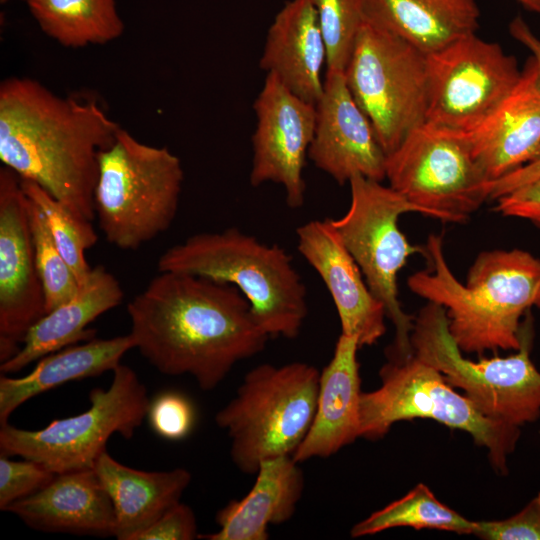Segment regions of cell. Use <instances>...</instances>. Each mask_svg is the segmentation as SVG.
<instances>
[{
	"label": "cell",
	"instance_id": "d590c367",
	"mask_svg": "<svg viewBox=\"0 0 540 540\" xmlns=\"http://www.w3.org/2000/svg\"><path fill=\"white\" fill-rule=\"evenodd\" d=\"M502 216L520 218L540 228V178L496 199Z\"/></svg>",
	"mask_w": 540,
	"mask_h": 540
},
{
	"label": "cell",
	"instance_id": "ba28073f",
	"mask_svg": "<svg viewBox=\"0 0 540 540\" xmlns=\"http://www.w3.org/2000/svg\"><path fill=\"white\" fill-rule=\"evenodd\" d=\"M381 385L362 392L360 437L377 440L398 421L432 419L472 436L488 450L493 467L507 472V456L520 436L518 426L489 418L471 400L455 391L443 374L414 354L389 359L379 372Z\"/></svg>",
	"mask_w": 540,
	"mask_h": 540
},
{
	"label": "cell",
	"instance_id": "3957f363",
	"mask_svg": "<svg viewBox=\"0 0 540 540\" xmlns=\"http://www.w3.org/2000/svg\"><path fill=\"white\" fill-rule=\"evenodd\" d=\"M425 248L429 268L410 275L407 285L443 307L460 350L478 355L518 350L521 319L540 308V258L517 248L483 251L463 284L447 263L441 236L430 235Z\"/></svg>",
	"mask_w": 540,
	"mask_h": 540
},
{
	"label": "cell",
	"instance_id": "74e56055",
	"mask_svg": "<svg viewBox=\"0 0 540 540\" xmlns=\"http://www.w3.org/2000/svg\"><path fill=\"white\" fill-rule=\"evenodd\" d=\"M510 35L524 47L540 64V39L533 33L521 16H516L509 24Z\"/></svg>",
	"mask_w": 540,
	"mask_h": 540
},
{
	"label": "cell",
	"instance_id": "cb8c5ba5",
	"mask_svg": "<svg viewBox=\"0 0 540 540\" xmlns=\"http://www.w3.org/2000/svg\"><path fill=\"white\" fill-rule=\"evenodd\" d=\"M115 511L118 540L135 537L180 502L191 482L184 468L143 471L128 467L105 451L94 467Z\"/></svg>",
	"mask_w": 540,
	"mask_h": 540
},
{
	"label": "cell",
	"instance_id": "5b68a950",
	"mask_svg": "<svg viewBox=\"0 0 540 540\" xmlns=\"http://www.w3.org/2000/svg\"><path fill=\"white\" fill-rule=\"evenodd\" d=\"M184 181L180 159L167 147L145 144L120 128L99 153L94 210L105 239L137 250L167 231Z\"/></svg>",
	"mask_w": 540,
	"mask_h": 540
},
{
	"label": "cell",
	"instance_id": "f35d334b",
	"mask_svg": "<svg viewBox=\"0 0 540 540\" xmlns=\"http://www.w3.org/2000/svg\"><path fill=\"white\" fill-rule=\"evenodd\" d=\"M526 10L540 14V0H515Z\"/></svg>",
	"mask_w": 540,
	"mask_h": 540
},
{
	"label": "cell",
	"instance_id": "e0dca14e",
	"mask_svg": "<svg viewBox=\"0 0 540 540\" xmlns=\"http://www.w3.org/2000/svg\"><path fill=\"white\" fill-rule=\"evenodd\" d=\"M297 249L319 275L336 307L341 333L371 346L385 334L384 305L370 290L331 219L311 220L296 229Z\"/></svg>",
	"mask_w": 540,
	"mask_h": 540
},
{
	"label": "cell",
	"instance_id": "d6a6232c",
	"mask_svg": "<svg viewBox=\"0 0 540 540\" xmlns=\"http://www.w3.org/2000/svg\"><path fill=\"white\" fill-rule=\"evenodd\" d=\"M55 473L33 460L16 461L0 454V509L38 492L48 485Z\"/></svg>",
	"mask_w": 540,
	"mask_h": 540
},
{
	"label": "cell",
	"instance_id": "ac0fdd59",
	"mask_svg": "<svg viewBox=\"0 0 540 540\" xmlns=\"http://www.w3.org/2000/svg\"><path fill=\"white\" fill-rule=\"evenodd\" d=\"M466 137L491 181L540 155V64L530 55L503 101Z\"/></svg>",
	"mask_w": 540,
	"mask_h": 540
},
{
	"label": "cell",
	"instance_id": "1f68e13d",
	"mask_svg": "<svg viewBox=\"0 0 540 540\" xmlns=\"http://www.w3.org/2000/svg\"><path fill=\"white\" fill-rule=\"evenodd\" d=\"M147 418L157 435L166 440L178 441L191 433L196 412L187 396L171 390L163 391L150 400Z\"/></svg>",
	"mask_w": 540,
	"mask_h": 540
},
{
	"label": "cell",
	"instance_id": "8d00e7d4",
	"mask_svg": "<svg viewBox=\"0 0 540 540\" xmlns=\"http://www.w3.org/2000/svg\"><path fill=\"white\" fill-rule=\"evenodd\" d=\"M540 178V155L533 161L491 182L490 199L499 197Z\"/></svg>",
	"mask_w": 540,
	"mask_h": 540
},
{
	"label": "cell",
	"instance_id": "7a4b0ae2",
	"mask_svg": "<svg viewBox=\"0 0 540 540\" xmlns=\"http://www.w3.org/2000/svg\"><path fill=\"white\" fill-rule=\"evenodd\" d=\"M120 128L94 100L59 96L28 77L0 85L3 166L41 186L82 221L96 218L99 153Z\"/></svg>",
	"mask_w": 540,
	"mask_h": 540
},
{
	"label": "cell",
	"instance_id": "d4e9b609",
	"mask_svg": "<svg viewBox=\"0 0 540 540\" xmlns=\"http://www.w3.org/2000/svg\"><path fill=\"white\" fill-rule=\"evenodd\" d=\"M367 19L428 55L476 33V0H364Z\"/></svg>",
	"mask_w": 540,
	"mask_h": 540
},
{
	"label": "cell",
	"instance_id": "836d02e7",
	"mask_svg": "<svg viewBox=\"0 0 540 540\" xmlns=\"http://www.w3.org/2000/svg\"><path fill=\"white\" fill-rule=\"evenodd\" d=\"M473 535L485 540H540V492L510 518L475 521Z\"/></svg>",
	"mask_w": 540,
	"mask_h": 540
},
{
	"label": "cell",
	"instance_id": "8fae6325",
	"mask_svg": "<svg viewBox=\"0 0 540 540\" xmlns=\"http://www.w3.org/2000/svg\"><path fill=\"white\" fill-rule=\"evenodd\" d=\"M344 73L386 155L425 123L427 55L404 39L365 17Z\"/></svg>",
	"mask_w": 540,
	"mask_h": 540
},
{
	"label": "cell",
	"instance_id": "52a82bcc",
	"mask_svg": "<svg viewBox=\"0 0 540 540\" xmlns=\"http://www.w3.org/2000/svg\"><path fill=\"white\" fill-rule=\"evenodd\" d=\"M533 338L529 311L515 354L470 360L451 336L443 307L428 302L414 318L411 346L415 356L440 371L452 387L462 389L482 414L520 427L540 416V372L530 358Z\"/></svg>",
	"mask_w": 540,
	"mask_h": 540
},
{
	"label": "cell",
	"instance_id": "603a6c76",
	"mask_svg": "<svg viewBox=\"0 0 540 540\" xmlns=\"http://www.w3.org/2000/svg\"><path fill=\"white\" fill-rule=\"evenodd\" d=\"M292 455L263 460L251 490L216 515L219 529L206 540H267L269 525L291 519L304 490V474Z\"/></svg>",
	"mask_w": 540,
	"mask_h": 540
},
{
	"label": "cell",
	"instance_id": "277c9868",
	"mask_svg": "<svg viewBox=\"0 0 540 540\" xmlns=\"http://www.w3.org/2000/svg\"><path fill=\"white\" fill-rule=\"evenodd\" d=\"M157 268L233 285L269 338H296L308 315L306 287L291 256L238 228L194 234L165 250Z\"/></svg>",
	"mask_w": 540,
	"mask_h": 540
},
{
	"label": "cell",
	"instance_id": "484cf974",
	"mask_svg": "<svg viewBox=\"0 0 540 540\" xmlns=\"http://www.w3.org/2000/svg\"><path fill=\"white\" fill-rule=\"evenodd\" d=\"M130 334L109 339H91L71 345L38 360L22 377H0V424L23 403L69 381L113 371L125 353L134 349Z\"/></svg>",
	"mask_w": 540,
	"mask_h": 540
},
{
	"label": "cell",
	"instance_id": "4dcf8cb0",
	"mask_svg": "<svg viewBox=\"0 0 540 540\" xmlns=\"http://www.w3.org/2000/svg\"><path fill=\"white\" fill-rule=\"evenodd\" d=\"M326 46V70L345 72L365 20L364 0H311Z\"/></svg>",
	"mask_w": 540,
	"mask_h": 540
},
{
	"label": "cell",
	"instance_id": "f546056e",
	"mask_svg": "<svg viewBox=\"0 0 540 540\" xmlns=\"http://www.w3.org/2000/svg\"><path fill=\"white\" fill-rule=\"evenodd\" d=\"M27 199L35 262L47 313L70 300L78 291L80 283L58 250L42 211L28 196Z\"/></svg>",
	"mask_w": 540,
	"mask_h": 540
},
{
	"label": "cell",
	"instance_id": "8992f818",
	"mask_svg": "<svg viewBox=\"0 0 540 540\" xmlns=\"http://www.w3.org/2000/svg\"><path fill=\"white\" fill-rule=\"evenodd\" d=\"M320 371L305 362L257 365L216 416L231 439L230 457L245 474L269 458L292 455L317 406Z\"/></svg>",
	"mask_w": 540,
	"mask_h": 540
},
{
	"label": "cell",
	"instance_id": "d6986e66",
	"mask_svg": "<svg viewBox=\"0 0 540 540\" xmlns=\"http://www.w3.org/2000/svg\"><path fill=\"white\" fill-rule=\"evenodd\" d=\"M359 348L356 337L340 334L331 360L320 371L315 415L292 454L296 462L328 458L360 437Z\"/></svg>",
	"mask_w": 540,
	"mask_h": 540
},
{
	"label": "cell",
	"instance_id": "83f0119b",
	"mask_svg": "<svg viewBox=\"0 0 540 540\" xmlns=\"http://www.w3.org/2000/svg\"><path fill=\"white\" fill-rule=\"evenodd\" d=\"M396 527L473 534L475 521L468 520L440 502L425 484L419 483L402 498L356 523L350 535L362 537Z\"/></svg>",
	"mask_w": 540,
	"mask_h": 540
},
{
	"label": "cell",
	"instance_id": "4fadbf2b",
	"mask_svg": "<svg viewBox=\"0 0 540 540\" xmlns=\"http://www.w3.org/2000/svg\"><path fill=\"white\" fill-rule=\"evenodd\" d=\"M426 123L468 132L487 118L517 83L516 58L474 34L427 55Z\"/></svg>",
	"mask_w": 540,
	"mask_h": 540
},
{
	"label": "cell",
	"instance_id": "9a60e30c",
	"mask_svg": "<svg viewBox=\"0 0 540 540\" xmlns=\"http://www.w3.org/2000/svg\"><path fill=\"white\" fill-rule=\"evenodd\" d=\"M253 109L257 122L252 136L250 184H279L287 205L300 208L305 201L303 170L315 131V104L267 73Z\"/></svg>",
	"mask_w": 540,
	"mask_h": 540
},
{
	"label": "cell",
	"instance_id": "e575fe53",
	"mask_svg": "<svg viewBox=\"0 0 540 540\" xmlns=\"http://www.w3.org/2000/svg\"><path fill=\"white\" fill-rule=\"evenodd\" d=\"M197 520L193 510L178 502L168 509L135 540H192L198 538Z\"/></svg>",
	"mask_w": 540,
	"mask_h": 540
},
{
	"label": "cell",
	"instance_id": "9c48e42d",
	"mask_svg": "<svg viewBox=\"0 0 540 540\" xmlns=\"http://www.w3.org/2000/svg\"><path fill=\"white\" fill-rule=\"evenodd\" d=\"M349 185V208L331 223L395 327L389 359L410 357L414 318L401 306L397 280L408 259L419 253L425 256L426 248L411 244L398 221L403 214L423 212L382 181L355 175Z\"/></svg>",
	"mask_w": 540,
	"mask_h": 540
},
{
	"label": "cell",
	"instance_id": "2e32d148",
	"mask_svg": "<svg viewBox=\"0 0 540 540\" xmlns=\"http://www.w3.org/2000/svg\"><path fill=\"white\" fill-rule=\"evenodd\" d=\"M315 107V131L308 151L313 164L339 185L355 175L383 181L387 155L353 98L344 72L326 70Z\"/></svg>",
	"mask_w": 540,
	"mask_h": 540
},
{
	"label": "cell",
	"instance_id": "5bb4252c",
	"mask_svg": "<svg viewBox=\"0 0 540 540\" xmlns=\"http://www.w3.org/2000/svg\"><path fill=\"white\" fill-rule=\"evenodd\" d=\"M21 178L0 168V362L15 356L46 314Z\"/></svg>",
	"mask_w": 540,
	"mask_h": 540
},
{
	"label": "cell",
	"instance_id": "7c38bea8",
	"mask_svg": "<svg viewBox=\"0 0 540 540\" xmlns=\"http://www.w3.org/2000/svg\"><path fill=\"white\" fill-rule=\"evenodd\" d=\"M385 179L423 215L451 223L489 200L492 182L462 132L426 122L387 155Z\"/></svg>",
	"mask_w": 540,
	"mask_h": 540
},
{
	"label": "cell",
	"instance_id": "ab89813d",
	"mask_svg": "<svg viewBox=\"0 0 540 540\" xmlns=\"http://www.w3.org/2000/svg\"><path fill=\"white\" fill-rule=\"evenodd\" d=\"M8 1H9V0H0V2H1L2 4H5V3H7ZM24 1H26V0H24Z\"/></svg>",
	"mask_w": 540,
	"mask_h": 540
},
{
	"label": "cell",
	"instance_id": "30bf717a",
	"mask_svg": "<svg viewBox=\"0 0 540 540\" xmlns=\"http://www.w3.org/2000/svg\"><path fill=\"white\" fill-rule=\"evenodd\" d=\"M107 389L90 391L89 408L50 422L39 430L1 424L0 452L40 463L55 474L94 469L111 435L130 439L150 404L147 389L135 371L119 364Z\"/></svg>",
	"mask_w": 540,
	"mask_h": 540
},
{
	"label": "cell",
	"instance_id": "6da1fadb",
	"mask_svg": "<svg viewBox=\"0 0 540 540\" xmlns=\"http://www.w3.org/2000/svg\"><path fill=\"white\" fill-rule=\"evenodd\" d=\"M127 313L135 349L162 374L190 375L204 391L269 339L236 287L190 273L159 272Z\"/></svg>",
	"mask_w": 540,
	"mask_h": 540
},
{
	"label": "cell",
	"instance_id": "7402d4cb",
	"mask_svg": "<svg viewBox=\"0 0 540 540\" xmlns=\"http://www.w3.org/2000/svg\"><path fill=\"white\" fill-rule=\"evenodd\" d=\"M124 292L118 279L103 265L92 267L76 294L47 312L27 332L18 353L1 363L2 373H16L42 357L94 338L88 325L118 306Z\"/></svg>",
	"mask_w": 540,
	"mask_h": 540
},
{
	"label": "cell",
	"instance_id": "f1b7e54d",
	"mask_svg": "<svg viewBox=\"0 0 540 540\" xmlns=\"http://www.w3.org/2000/svg\"><path fill=\"white\" fill-rule=\"evenodd\" d=\"M21 185L25 194L42 211L50 234L61 255L74 272L79 283L83 282L92 269L85 253L98 240L92 223L77 218L61 202L35 182L21 179Z\"/></svg>",
	"mask_w": 540,
	"mask_h": 540
},
{
	"label": "cell",
	"instance_id": "4316f807",
	"mask_svg": "<svg viewBox=\"0 0 540 540\" xmlns=\"http://www.w3.org/2000/svg\"><path fill=\"white\" fill-rule=\"evenodd\" d=\"M40 29L69 48L106 44L124 31L116 0H26Z\"/></svg>",
	"mask_w": 540,
	"mask_h": 540
},
{
	"label": "cell",
	"instance_id": "ffe728a7",
	"mask_svg": "<svg viewBox=\"0 0 540 540\" xmlns=\"http://www.w3.org/2000/svg\"><path fill=\"white\" fill-rule=\"evenodd\" d=\"M5 512L46 532L115 536L112 500L94 469L56 474L44 488Z\"/></svg>",
	"mask_w": 540,
	"mask_h": 540
},
{
	"label": "cell",
	"instance_id": "44dd1931",
	"mask_svg": "<svg viewBox=\"0 0 540 540\" xmlns=\"http://www.w3.org/2000/svg\"><path fill=\"white\" fill-rule=\"evenodd\" d=\"M327 52L311 0H288L268 28L260 67L291 92L316 104Z\"/></svg>",
	"mask_w": 540,
	"mask_h": 540
}]
</instances>
